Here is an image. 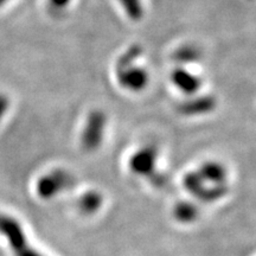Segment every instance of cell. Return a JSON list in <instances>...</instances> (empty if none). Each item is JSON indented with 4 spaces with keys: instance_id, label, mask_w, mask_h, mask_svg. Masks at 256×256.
Returning <instances> with one entry per match:
<instances>
[{
    "instance_id": "cell-1",
    "label": "cell",
    "mask_w": 256,
    "mask_h": 256,
    "mask_svg": "<svg viewBox=\"0 0 256 256\" xmlns=\"http://www.w3.org/2000/svg\"><path fill=\"white\" fill-rule=\"evenodd\" d=\"M0 232L8 236L17 256H40L36 252L32 250L30 246L28 247L20 226H18V224L14 220L8 218V216L2 215V214H0Z\"/></svg>"
},
{
    "instance_id": "cell-2",
    "label": "cell",
    "mask_w": 256,
    "mask_h": 256,
    "mask_svg": "<svg viewBox=\"0 0 256 256\" xmlns=\"http://www.w3.org/2000/svg\"><path fill=\"white\" fill-rule=\"evenodd\" d=\"M106 126V115L101 110L92 112L82 134V144L86 148L92 150L100 145Z\"/></svg>"
},
{
    "instance_id": "cell-3",
    "label": "cell",
    "mask_w": 256,
    "mask_h": 256,
    "mask_svg": "<svg viewBox=\"0 0 256 256\" xmlns=\"http://www.w3.org/2000/svg\"><path fill=\"white\" fill-rule=\"evenodd\" d=\"M116 75L121 87L130 92L142 90L146 88L147 83L150 81L148 72L145 69L139 68L133 64L116 69Z\"/></svg>"
},
{
    "instance_id": "cell-4",
    "label": "cell",
    "mask_w": 256,
    "mask_h": 256,
    "mask_svg": "<svg viewBox=\"0 0 256 256\" xmlns=\"http://www.w3.org/2000/svg\"><path fill=\"white\" fill-rule=\"evenodd\" d=\"M69 183L70 178L68 174H64L63 171H55L40 179L37 186L38 194L42 197H51L63 188L68 186Z\"/></svg>"
},
{
    "instance_id": "cell-5",
    "label": "cell",
    "mask_w": 256,
    "mask_h": 256,
    "mask_svg": "<svg viewBox=\"0 0 256 256\" xmlns=\"http://www.w3.org/2000/svg\"><path fill=\"white\" fill-rule=\"evenodd\" d=\"M172 82L176 87L186 94H194L200 88V78L183 68L176 69L172 72Z\"/></svg>"
},
{
    "instance_id": "cell-6",
    "label": "cell",
    "mask_w": 256,
    "mask_h": 256,
    "mask_svg": "<svg viewBox=\"0 0 256 256\" xmlns=\"http://www.w3.org/2000/svg\"><path fill=\"white\" fill-rule=\"evenodd\" d=\"M156 160V151L153 148H144L132 158V168L136 172H148L153 168Z\"/></svg>"
},
{
    "instance_id": "cell-7",
    "label": "cell",
    "mask_w": 256,
    "mask_h": 256,
    "mask_svg": "<svg viewBox=\"0 0 256 256\" xmlns=\"http://www.w3.org/2000/svg\"><path fill=\"white\" fill-rule=\"evenodd\" d=\"M215 107V100L210 96H206V98H196L194 101H188L186 104L182 106V110L183 113L192 115V114H202L210 112Z\"/></svg>"
},
{
    "instance_id": "cell-8",
    "label": "cell",
    "mask_w": 256,
    "mask_h": 256,
    "mask_svg": "<svg viewBox=\"0 0 256 256\" xmlns=\"http://www.w3.org/2000/svg\"><path fill=\"white\" fill-rule=\"evenodd\" d=\"M126 14L132 20H140L144 16V5L142 0H119Z\"/></svg>"
},
{
    "instance_id": "cell-9",
    "label": "cell",
    "mask_w": 256,
    "mask_h": 256,
    "mask_svg": "<svg viewBox=\"0 0 256 256\" xmlns=\"http://www.w3.org/2000/svg\"><path fill=\"white\" fill-rule=\"evenodd\" d=\"M198 55H200V54H198V50L196 48L184 46L178 50L177 55H176V58L182 63H188V62H194V60H196L198 58Z\"/></svg>"
},
{
    "instance_id": "cell-10",
    "label": "cell",
    "mask_w": 256,
    "mask_h": 256,
    "mask_svg": "<svg viewBox=\"0 0 256 256\" xmlns=\"http://www.w3.org/2000/svg\"><path fill=\"white\" fill-rule=\"evenodd\" d=\"M10 107H11V100L5 92H0V124L5 119L6 114L8 113Z\"/></svg>"
},
{
    "instance_id": "cell-11",
    "label": "cell",
    "mask_w": 256,
    "mask_h": 256,
    "mask_svg": "<svg viewBox=\"0 0 256 256\" xmlns=\"http://www.w3.org/2000/svg\"><path fill=\"white\" fill-rule=\"evenodd\" d=\"M72 0H49V5L55 11H63L64 8H66L72 4Z\"/></svg>"
},
{
    "instance_id": "cell-12",
    "label": "cell",
    "mask_w": 256,
    "mask_h": 256,
    "mask_svg": "<svg viewBox=\"0 0 256 256\" xmlns=\"http://www.w3.org/2000/svg\"><path fill=\"white\" fill-rule=\"evenodd\" d=\"M11 2H14V0H0V8H5V6L8 5Z\"/></svg>"
}]
</instances>
